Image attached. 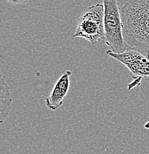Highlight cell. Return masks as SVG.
I'll return each mask as SVG.
<instances>
[{
	"label": "cell",
	"mask_w": 149,
	"mask_h": 154,
	"mask_svg": "<svg viewBox=\"0 0 149 154\" xmlns=\"http://www.w3.org/2000/svg\"><path fill=\"white\" fill-rule=\"evenodd\" d=\"M120 10L125 41L149 58V0H124Z\"/></svg>",
	"instance_id": "cell-1"
},
{
	"label": "cell",
	"mask_w": 149,
	"mask_h": 154,
	"mask_svg": "<svg viewBox=\"0 0 149 154\" xmlns=\"http://www.w3.org/2000/svg\"><path fill=\"white\" fill-rule=\"evenodd\" d=\"M104 6V30L105 44L113 52L120 54L129 45L123 36L121 10L117 0H102Z\"/></svg>",
	"instance_id": "cell-2"
},
{
	"label": "cell",
	"mask_w": 149,
	"mask_h": 154,
	"mask_svg": "<svg viewBox=\"0 0 149 154\" xmlns=\"http://www.w3.org/2000/svg\"><path fill=\"white\" fill-rule=\"evenodd\" d=\"M73 37H80L95 45L101 39L104 40V6L98 3L91 5L78 19L77 27Z\"/></svg>",
	"instance_id": "cell-3"
},
{
	"label": "cell",
	"mask_w": 149,
	"mask_h": 154,
	"mask_svg": "<svg viewBox=\"0 0 149 154\" xmlns=\"http://www.w3.org/2000/svg\"><path fill=\"white\" fill-rule=\"evenodd\" d=\"M106 54L121 62L129 70L134 81L128 86L129 90L139 86L142 79L149 77V58L134 48L129 47L126 51L120 54L108 50Z\"/></svg>",
	"instance_id": "cell-4"
},
{
	"label": "cell",
	"mask_w": 149,
	"mask_h": 154,
	"mask_svg": "<svg viewBox=\"0 0 149 154\" xmlns=\"http://www.w3.org/2000/svg\"><path fill=\"white\" fill-rule=\"evenodd\" d=\"M71 71L67 70L60 77L53 88L51 94L45 99V105L51 110H56L63 105L70 87Z\"/></svg>",
	"instance_id": "cell-5"
},
{
	"label": "cell",
	"mask_w": 149,
	"mask_h": 154,
	"mask_svg": "<svg viewBox=\"0 0 149 154\" xmlns=\"http://www.w3.org/2000/svg\"><path fill=\"white\" fill-rule=\"evenodd\" d=\"M13 99L10 88L2 75L0 81V122L3 123L8 118L12 107Z\"/></svg>",
	"instance_id": "cell-6"
},
{
	"label": "cell",
	"mask_w": 149,
	"mask_h": 154,
	"mask_svg": "<svg viewBox=\"0 0 149 154\" xmlns=\"http://www.w3.org/2000/svg\"><path fill=\"white\" fill-rule=\"evenodd\" d=\"M6 1L12 5H24L28 3L30 0H6Z\"/></svg>",
	"instance_id": "cell-7"
}]
</instances>
